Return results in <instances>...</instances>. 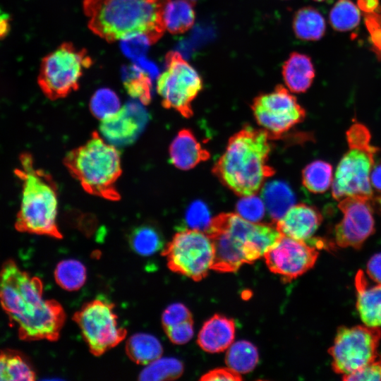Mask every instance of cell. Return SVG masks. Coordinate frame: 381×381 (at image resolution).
<instances>
[{
	"label": "cell",
	"mask_w": 381,
	"mask_h": 381,
	"mask_svg": "<svg viewBox=\"0 0 381 381\" xmlns=\"http://www.w3.org/2000/svg\"><path fill=\"white\" fill-rule=\"evenodd\" d=\"M0 304L24 341H56L66 314L55 300L45 299L37 277L20 268L12 259L0 269Z\"/></svg>",
	"instance_id": "obj_1"
},
{
	"label": "cell",
	"mask_w": 381,
	"mask_h": 381,
	"mask_svg": "<svg viewBox=\"0 0 381 381\" xmlns=\"http://www.w3.org/2000/svg\"><path fill=\"white\" fill-rule=\"evenodd\" d=\"M170 0H83L87 26L96 35L112 42L145 36L157 42L166 28L164 13Z\"/></svg>",
	"instance_id": "obj_2"
},
{
	"label": "cell",
	"mask_w": 381,
	"mask_h": 381,
	"mask_svg": "<svg viewBox=\"0 0 381 381\" xmlns=\"http://www.w3.org/2000/svg\"><path fill=\"white\" fill-rule=\"evenodd\" d=\"M270 138L263 129L246 126L229 140L212 172L223 185L241 197L255 195L274 175L268 157Z\"/></svg>",
	"instance_id": "obj_3"
},
{
	"label": "cell",
	"mask_w": 381,
	"mask_h": 381,
	"mask_svg": "<svg viewBox=\"0 0 381 381\" xmlns=\"http://www.w3.org/2000/svg\"><path fill=\"white\" fill-rule=\"evenodd\" d=\"M205 232L214 247L212 270L219 272H234L253 262L282 235L276 226L249 222L237 213L213 217Z\"/></svg>",
	"instance_id": "obj_4"
},
{
	"label": "cell",
	"mask_w": 381,
	"mask_h": 381,
	"mask_svg": "<svg viewBox=\"0 0 381 381\" xmlns=\"http://www.w3.org/2000/svg\"><path fill=\"white\" fill-rule=\"evenodd\" d=\"M20 167L14 174L21 182V197L14 226L21 233L44 235L60 239L57 224L58 188L52 175L35 167L28 152L19 156Z\"/></svg>",
	"instance_id": "obj_5"
},
{
	"label": "cell",
	"mask_w": 381,
	"mask_h": 381,
	"mask_svg": "<svg viewBox=\"0 0 381 381\" xmlns=\"http://www.w3.org/2000/svg\"><path fill=\"white\" fill-rule=\"evenodd\" d=\"M64 163L89 194L109 200L121 198L116 186L122 174L121 153L97 131L85 143L69 151Z\"/></svg>",
	"instance_id": "obj_6"
},
{
	"label": "cell",
	"mask_w": 381,
	"mask_h": 381,
	"mask_svg": "<svg viewBox=\"0 0 381 381\" xmlns=\"http://www.w3.org/2000/svg\"><path fill=\"white\" fill-rule=\"evenodd\" d=\"M348 150L339 161L332 183V195L336 200L349 196L373 198L370 174L379 149L371 143L369 129L355 122L346 133Z\"/></svg>",
	"instance_id": "obj_7"
},
{
	"label": "cell",
	"mask_w": 381,
	"mask_h": 381,
	"mask_svg": "<svg viewBox=\"0 0 381 381\" xmlns=\"http://www.w3.org/2000/svg\"><path fill=\"white\" fill-rule=\"evenodd\" d=\"M92 64L86 49L64 42L42 59L38 85L48 99L64 98L78 89L83 71Z\"/></svg>",
	"instance_id": "obj_8"
},
{
	"label": "cell",
	"mask_w": 381,
	"mask_h": 381,
	"mask_svg": "<svg viewBox=\"0 0 381 381\" xmlns=\"http://www.w3.org/2000/svg\"><path fill=\"white\" fill-rule=\"evenodd\" d=\"M162 255L172 272L200 281L212 270L214 247L205 231L185 229L173 236Z\"/></svg>",
	"instance_id": "obj_9"
},
{
	"label": "cell",
	"mask_w": 381,
	"mask_h": 381,
	"mask_svg": "<svg viewBox=\"0 0 381 381\" xmlns=\"http://www.w3.org/2000/svg\"><path fill=\"white\" fill-rule=\"evenodd\" d=\"M166 68L159 76L157 91L166 109H172L183 117L193 116L192 102L202 89V80L196 70L181 54L171 51L165 57Z\"/></svg>",
	"instance_id": "obj_10"
},
{
	"label": "cell",
	"mask_w": 381,
	"mask_h": 381,
	"mask_svg": "<svg viewBox=\"0 0 381 381\" xmlns=\"http://www.w3.org/2000/svg\"><path fill=\"white\" fill-rule=\"evenodd\" d=\"M380 339V327H339L329 349L332 370L344 376L366 366L378 357Z\"/></svg>",
	"instance_id": "obj_11"
},
{
	"label": "cell",
	"mask_w": 381,
	"mask_h": 381,
	"mask_svg": "<svg viewBox=\"0 0 381 381\" xmlns=\"http://www.w3.org/2000/svg\"><path fill=\"white\" fill-rule=\"evenodd\" d=\"M90 352L97 356L117 346L126 336L120 326L114 305L101 298L86 303L73 315Z\"/></svg>",
	"instance_id": "obj_12"
},
{
	"label": "cell",
	"mask_w": 381,
	"mask_h": 381,
	"mask_svg": "<svg viewBox=\"0 0 381 381\" xmlns=\"http://www.w3.org/2000/svg\"><path fill=\"white\" fill-rule=\"evenodd\" d=\"M251 108L257 123L270 138L288 131L302 122L306 115L296 97L282 85L271 92L256 97Z\"/></svg>",
	"instance_id": "obj_13"
},
{
	"label": "cell",
	"mask_w": 381,
	"mask_h": 381,
	"mask_svg": "<svg viewBox=\"0 0 381 381\" xmlns=\"http://www.w3.org/2000/svg\"><path fill=\"white\" fill-rule=\"evenodd\" d=\"M373 199L349 196L339 201L338 207L343 217L334 228L337 246L359 249L375 232Z\"/></svg>",
	"instance_id": "obj_14"
},
{
	"label": "cell",
	"mask_w": 381,
	"mask_h": 381,
	"mask_svg": "<svg viewBox=\"0 0 381 381\" xmlns=\"http://www.w3.org/2000/svg\"><path fill=\"white\" fill-rule=\"evenodd\" d=\"M313 246L282 234L263 256L269 270L286 282L314 266L319 253Z\"/></svg>",
	"instance_id": "obj_15"
},
{
	"label": "cell",
	"mask_w": 381,
	"mask_h": 381,
	"mask_svg": "<svg viewBox=\"0 0 381 381\" xmlns=\"http://www.w3.org/2000/svg\"><path fill=\"white\" fill-rule=\"evenodd\" d=\"M144 111L139 105L126 104L113 116L101 121L102 136L114 145L131 143L144 125Z\"/></svg>",
	"instance_id": "obj_16"
},
{
	"label": "cell",
	"mask_w": 381,
	"mask_h": 381,
	"mask_svg": "<svg viewBox=\"0 0 381 381\" xmlns=\"http://www.w3.org/2000/svg\"><path fill=\"white\" fill-rule=\"evenodd\" d=\"M322 222V214L316 207L300 203L294 205L275 223V226L284 236L307 241L315 234Z\"/></svg>",
	"instance_id": "obj_17"
},
{
	"label": "cell",
	"mask_w": 381,
	"mask_h": 381,
	"mask_svg": "<svg viewBox=\"0 0 381 381\" xmlns=\"http://www.w3.org/2000/svg\"><path fill=\"white\" fill-rule=\"evenodd\" d=\"M235 329V322L232 319L216 314L203 324L197 342L205 351L219 353L227 349L234 342Z\"/></svg>",
	"instance_id": "obj_18"
},
{
	"label": "cell",
	"mask_w": 381,
	"mask_h": 381,
	"mask_svg": "<svg viewBox=\"0 0 381 381\" xmlns=\"http://www.w3.org/2000/svg\"><path fill=\"white\" fill-rule=\"evenodd\" d=\"M171 163L181 170H189L210 158L209 152L187 128L179 131L169 146Z\"/></svg>",
	"instance_id": "obj_19"
},
{
	"label": "cell",
	"mask_w": 381,
	"mask_h": 381,
	"mask_svg": "<svg viewBox=\"0 0 381 381\" xmlns=\"http://www.w3.org/2000/svg\"><path fill=\"white\" fill-rule=\"evenodd\" d=\"M356 308L363 322L370 327L381 326V284L370 286L362 270L355 277Z\"/></svg>",
	"instance_id": "obj_20"
},
{
	"label": "cell",
	"mask_w": 381,
	"mask_h": 381,
	"mask_svg": "<svg viewBox=\"0 0 381 381\" xmlns=\"http://www.w3.org/2000/svg\"><path fill=\"white\" fill-rule=\"evenodd\" d=\"M282 75L290 92H305L315 78V69L310 58L303 54L291 53L283 64Z\"/></svg>",
	"instance_id": "obj_21"
},
{
	"label": "cell",
	"mask_w": 381,
	"mask_h": 381,
	"mask_svg": "<svg viewBox=\"0 0 381 381\" xmlns=\"http://www.w3.org/2000/svg\"><path fill=\"white\" fill-rule=\"evenodd\" d=\"M262 199L266 210L274 222L279 220L294 205V194L284 182L271 181L262 188Z\"/></svg>",
	"instance_id": "obj_22"
},
{
	"label": "cell",
	"mask_w": 381,
	"mask_h": 381,
	"mask_svg": "<svg viewBox=\"0 0 381 381\" xmlns=\"http://www.w3.org/2000/svg\"><path fill=\"white\" fill-rule=\"evenodd\" d=\"M155 73V69H145L138 62L127 66L123 71V85L128 94L143 104H148L152 95V74Z\"/></svg>",
	"instance_id": "obj_23"
},
{
	"label": "cell",
	"mask_w": 381,
	"mask_h": 381,
	"mask_svg": "<svg viewBox=\"0 0 381 381\" xmlns=\"http://www.w3.org/2000/svg\"><path fill=\"white\" fill-rule=\"evenodd\" d=\"M36 373L28 358L13 349L0 351V380L32 381Z\"/></svg>",
	"instance_id": "obj_24"
},
{
	"label": "cell",
	"mask_w": 381,
	"mask_h": 381,
	"mask_svg": "<svg viewBox=\"0 0 381 381\" xmlns=\"http://www.w3.org/2000/svg\"><path fill=\"white\" fill-rule=\"evenodd\" d=\"M128 356L135 363L147 365L162 356L163 349L159 340L147 333H136L127 341Z\"/></svg>",
	"instance_id": "obj_25"
},
{
	"label": "cell",
	"mask_w": 381,
	"mask_h": 381,
	"mask_svg": "<svg viewBox=\"0 0 381 381\" xmlns=\"http://www.w3.org/2000/svg\"><path fill=\"white\" fill-rule=\"evenodd\" d=\"M193 4L187 0H170L164 13L166 30L171 34H180L190 29L195 18Z\"/></svg>",
	"instance_id": "obj_26"
},
{
	"label": "cell",
	"mask_w": 381,
	"mask_h": 381,
	"mask_svg": "<svg viewBox=\"0 0 381 381\" xmlns=\"http://www.w3.org/2000/svg\"><path fill=\"white\" fill-rule=\"evenodd\" d=\"M293 29L298 38L303 40H318L325 32V20L315 8L304 7L296 13Z\"/></svg>",
	"instance_id": "obj_27"
},
{
	"label": "cell",
	"mask_w": 381,
	"mask_h": 381,
	"mask_svg": "<svg viewBox=\"0 0 381 381\" xmlns=\"http://www.w3.org/2000/svg\"><path fill=\"white\" fill-rule=\"evenodd\" d=\"M258 359L256 346L248 341L241 340L233 342L228 348L225 362L229 368L241 374L252 371Z\"/></svg>",
	"instance_id": "obj_28"
},
{
	"label": "cell",
	"mask_w": 381,
	"mask_h": 381,
	"mask_svg": "<svg viewBox=\"0 0 381 381\" xmlns=\"http://www.w3.org/2000/svg\"><path fill=\"white\" fill-rule=\"evenodd\" d=\"M332 167L325 161L316 160L308 164L302 171V183L313 193H323L332 186Z\"/></svg>",
	"instance_id": "obj_29"
},
{
	"label": "cell",
	"mask_w": 381,
	"mask_h": 381,
	"mask_svg": "<svg viewBox=\"0 0 381 381\" xmlns=\"http://www.w3.org/2000/svg\"><path fill=\"white\" fill-rule=\"evenodd\" d=\"M128 242L135 253L145 257L152 255L163 247L161 234L151 225L135 228L129 235Z\"/></svg>",
	"instance_id": "obj_30"
},
{
	"label": "cell",
	"mask_w": 381,
	"mask_h": 381,
	"mask_svg": "<svg viewBox=\"0 0 381 381\" xmlns=\"http://www.w3.org/2000/svg\"><path fill=\"white\" fill-rule=\"evenodd\" d=\"M54 279L63 289L69 291H77L85 283L86 268L79 260H64L59 262L55 268Z\"/></svg>",
	"instance_id": "obj_31"
},
{
	"label": "cell",
	"mask_w": 381,
	"mask_h": 381,
	"mask_svg": "<svg viewBox=\"0 0 381 381\" xmlns=\"http://www.w3.org/2000/svg\"><path fill=\"white\" fill-rule=\"evenodd\" d=\"M183 372V365L175 358H162L146 365L139 375L143 381L171 380L179 377Z\"/></svg>",
	"instance_id": "obj_32"
},
{
	"label": "cell",
	"mask_w": 381,
	"mask_h": 381,
	"mask_svg": "<svg viewBox=\"0 0 381 381\" xmlns=\"http://www.w3.org/2000/svg\"><path fill=\"white\" fill-rule=\"evenodd\" d=\"M360 20V9L351 0H338L329 12V23L339 32L354 29Z\"/></svg>",
	"instance_id": "obj_33"
},
{
	"label": "cell",
	"mask_w": 381,
	"mask_h": 381,
	"mask_svg": "<svg viewBox=\"0 0 381 381\" xmlns=\"http://www.w3.org/2000/svg\"><path fill=\"white\" fill-rule=\"evenodd\" d=\"M121 108L117 95L109 88H101L92 95L90 109L92 115L102 121L116 114Z\"/></svg>",
	"instance_id": "obj_34"
},
{
	"label": "cell",
	"mask_w": 381,
	"mask_h": 381,
	"mask_svg": "<svg viewBox=\"0 0 381 381\" xmlns=\"http://www.w3.org/2000/svg\"><path fill=\"white\" fill-rule=\"evenodd\" d=\"M236 209L238 214L254 223L260 222L266 210L262 199L255 195L243 197L238 202Z\"/></svg>",
	"instance_id": "obj_35"
},
{
	"label": "cell",
	"mask_w": 381,
	"mask_h": 381,
	"mask_svg": "<svg viewBox=\"0 0 381 381\" xmlns=\"http://www.w3.org/2000/svg\"><path fill=\"white\" fill-rule=\"evenodd\" d=\"M212 218L207 207L202 201L193 202L188 207L186 220L189 229L205 231Z\"/></svg>",
	"instance_id": "obj_36"
},
{
	"label": "cell",
	"mask_w": 381,
	"mask_h": 381,
	"mask_svg": "<svg viewBox=\"0 0 381 381\" xmlns=\"http://www.w3.org/2000/svg\"><path fill=\"white\" fill-rule=\"evenodd\" d=\"M190 320H193L190 311L185 305L181 303H174L169 305L162 315V323L164 328Z\"/></svg>",
	"instance_id": "obj_37"
},
{
	"label": "cell",
	"mask_w": 381,
	"mask_h": 381,
	"mask_svg": "<svg viewBox=\"0 0 381 381\" xmlns=\"http://www.w3.org/2000/svg\"><path fill=\"white\" fill-rule=\"evenodd\" d=\"M164 329L171 342L183 344L189 341L193 336V321L187 320Z\"/></svg>",
	"instance_id": "obj_38"
},
{
	"label": "cell",
	"mask_w": 381,
	"mask_h": 381,
	"mask_svg": "<svg viewBox=\"0 0 381 381\" xmlns=\"http://www.w3.org/2000/svg\"><path fill=\"white\" fill-rule=\"evenodd\" d=\"M344 380H381V356L351 374L343 376Z\"/></svg>",
	"instance_id": "obj_39"
},
{
	"label": "cell",
	"mask_w": 381,
	"mask_h": 381,
	"mask_svg": "<svg viewBox=\"0 0 381 381\" xmlns=\"http://www.w3.org/2000/svg\"><path fill=\"white\" fill-rule=\"evenodd\" d=\"M123 41L124 42L122 48L124 53L133 58H138L143 55L148 46L152 44L145 36L141 35L130 37Z\"/></svg>",
	"instance_id": "obj_40"
},
{
	"label": "cell",
	"mask_w": 381,
	"mask_h": 381,
	"mask_svg": "<svg viewBox=\"0 0 381 381\" xmlns=\"http://www.w3.org/2000/svg\"><path fill=\"white\" fill-rule=\"evenodd\" d=\"M240 373L234 371L231 368H219L210 370L202 376L200 380H241Z\"/></svg>",
	"instance_id": "obj_41"
},
{
	"label": "cell",
	"mask_w": 381,
	"mask_h": 381,
	"mask_svg": "<svg viewBox=\"0 0 381 381\" xmlns=\"http://www.w3.org/2000/svg\"><path fill=\"white\" fill-rule=\"evenodd\" d=\"M369 277L377 284H381V253L372 256L367 264Z\"/></svg>",
	"instance_id": "obj_42"
},
{
	"label": "cell",
	"mask_w": 381,
	"mask_h": 381,
	"mask_svg": "<svg viewBox=\"0 0 381 381\" xmlns=\"http://www.w3.org/2000/svg\"><path fill=\"white\" fill-rule=\"evenodd\" d=\"M357 6L366 14L375 13L380 7L379 0H358Z\"/></svg>",
	"instance_id": "obj_43"
},
{
	"label": "cell",
	"mask_w": 381,
	"mask_h": 381,
	"mask_svg": "<svg viewBox=\"0 0 381 381\" xmlns=\"http://www.w3.org/2000/svg\"><path fill=\"white\" fill-rule=\"evenodd\" d=\"M370 183L373 188L381 191V164L373 167L370 174Z\"/></svg>",
	"instance_id": "obj_44"
},
{
	"label": "cell",
	"mask_w": 381,
	"mask_h": 381,
	"mask_svg": "<svg viewBox=\"0 0 381 381\" xmlns=\"http://www.w3.org/2000/svg\"><path fill=\"white\" fill-rule=\"evenodd\" d=\"M9 23L8 16L6 14H0V38L4 37L8 32Z\"/></svg>",
	"instance_id": "obj_45"
},
{
	"label": "cell",
	"mask_w": 381,
	"mask_h": 381,
	"mask_svg": "<svg viewBox=\"0 0 381 381\" xmlns=\"http://www.w3.org/2000/svg\"><path fill=\"white\" fill-rule=\"evenodd\" d=\"M375 200H376L381 211V195L378 196L376 199L375 198Z\"/></svg>",
	"instance_id": "obj_46"
},
{
	"label": "cell",
	"mask_w": 381,
	"mask_h": 381,
	"mask_svg": "<svg viewBox=\"0 0 381 381\" xmlns=\"http://www.w3.org/2000/svg\"><path fill=\"white\" fill-rule=\"evenodd\" d=\"M187 1H189L192 2L193 4H194L195 0H187Z\"/></svg>",
	"instance_id": "obj_47"
},
{
	"label": "cell",
	"mask_w": 381,
	"mask_h": 381,
	"mask_svg": "<svg viewBox=\"0 0 381 381\" xmlns=\"http://www.w3.org/2000/svg\"><path fill=\"white\" fill-rule=\"evenodd\" d=\"M314 1H326V0H314Z\"/></svg>",
	"instance_id": "obj_48"
}]
</instances>
